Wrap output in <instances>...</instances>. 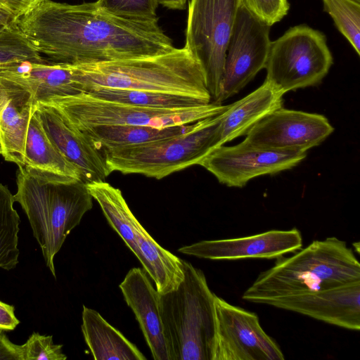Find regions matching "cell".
<instances>
[{
	"label": "cell",
	"instance_id": "3",
	"mask_svg": "<svg viewBox=\"0 0 360 360\" xmlns=\"http://www.w3.org/2000/svg\"><path fill=\"white\" fill-rule=\"evenodd\" d=\"M360 281L353 250L336 237L316 240L290 257L276 258L243 292V300L264 304L290 295L324 290Z\"/></svg>",
	"mask_w": 360,
	"mask_h": 360
},
{
	"label": "cell",
	"instance_id": "6",
	"mask_svg": "<svg viewBox=\"0 0 360 360\" xmlns=\"http://www.w3.org/2000/svg\"><path fill=\"white\" fill-rule=\"evenodd\" d=\"M220 120L221 114L193 122L179 134L102 153L111 172L161 179L198 165L208 153L220 146Z\"/></svg>",
	"mask_w": 360,
	"mask_h": 360
},
{
	"label": "cell",
	"instance_id": "20",
	"mask_svg": "<svg viewBox=\"0 0 360 360\" xmlns=\"http://www.w3.org/2000/svg\"><path fill=\"white\" fill-rule=\"evenodd\" d=\"M0 77L27 89L36 103L83 93L70 64L25 62L1 68Z\"/></svg>",
	"mask_w": 360,
	"mask_h": 360
},
{
	"label": "cell",
	"instance_id": "29",
	"mask_svg": "<svg viewBox=\"0 0 360 360\" xmlns=\"http://www.w3.org/2000/svg\"><path fill=\"white\" fill-rule=\"evenodd\" d=\"M96 3L105 11L118 17L144 20L158 19L157 0H97Z\"/></svg>",
	"mask_w": 360,
	"mask_h": 360
},
{
	"label": "cell",
	"instance_id": "7",
	"mask_svg": "<svg viewBox=\"0 0 360 360\" xmlns=\"http://www.w3.org/2000/svg\"><path fill=\"white\" fill-rule=\"evenodd\" d=\"M39 103L55 108L78 129L105 125L155 128L185 125L219 115L228 107L210 103L182 109H153L101 100L86 93L55 97Z\"/></svg>",
	"mask_w": 360,
	"mask_h": 360
},
{
	"label": "cell",
	"instance_id": "35",
	"mask_svg": "<svg viewBox=\"0 0 360 360\" xmlns=\"http://www.w3.org/2000/svg\"><path fill=\"white\" fill-rule=\"evenodd\" d=\"M188 0H157L158 4L169 9L184 10Z\"/></svg>",
	"mask_w": 360,
	"mask_h": 360
},
{
	"label": "cell",
	"instance_id": "32",
	"mask_svg": "<svg viewBox=\"0 0 360 360\" xmlns=\"http://www.w3.org/2000/svg\"><path fill=\"white\" fill-rule=\"evenodd\" d=\"M44 1L45 0H0V2L16 21Z\"/></svg>",
	"mask_w": 360,
	"mask_h": 360
},
{
	"label": "cell",
	"instance_id": "11",
	"mask_svg": "<svg viewBox=\"0 0 360 360\" xmlns=\"http://www.w3.org/2000/svg\"><path fill=\"white\" fill-rule=\"evenodd\" d=\"M215 335L212 360H283L276 342L257 314L214 297Z\"/></svg>",
	"mask_w": 360,
	"mask_h": 360
},
{
	"label": "cell",
	"instance_id": "24",
	"mask_svg": "<svg viewBox=\"0 0 360 360\" xmlns=\"http://www.w3.org/2000/svg\"><path fill=\"white\" fill-rule=\"evenodd\" d=\"M191 124L165 128L105 125L89 127L79 130L102 152L144 144L179 134L186 131Z\"/></svg>",
	"mask_w": 360,
	"mask_h": 360
},
{
	"label": "cell",
	"instance_id": "18",
	"mask_svg": "<svg viewBox=\"0 0 360 360\" xmlns=\"http://www.w3.org/2000/svg\"><path fill=\"white\" fill-rule=\"evenodd\" d=\"M124 300L132 309L155 360H171L160 309V293L148 275L132 268L119 285Z\"/></svg>",
	"mask_w": 360,
	"mask_h": 360
},
{
	"label": "cell",
	"instance_id": "2",
	"mask_svg": "<svg viewBox=\"0 0 360 360\" xmlns=\"http://www.w3.org/2000/svg\"><path fill=\"white\" fill-rule=\"evenodd\" d=\"M13 195L25 211L52 275L53 259L71 231L93 207V197L82 180L18 166Z\"/></svg>",
	"mask_w": 360,
	"mask_h": 360
},
{
	"label": "cell",
	"instance_id": "30",
	"mask_svg": "<svg viewBox=\"0 0 360 360\" xmlns=\"http://www.w3.org/2000/svg\"><path fill=\"white\" fill-rule=\"evenodd\" d=\"M62 345H56L52 335L34 332L21 345L22 360H65Z\"/></svg>",
	"mask_w": 360,
	"mask_h": 360
},
{
	"label": "cell",
	"instance_id": "28",
	"mask_svg": "<svg viewBox=\"0 0 360 360\" xmlns=\"http://www.w3.org/2000/svg\"><path fill=\"white\" fill-rule=\"evenodd\" d=\"M323 10L333 18L340 33L360 55V2L323 0Z\"/></svg>",
	"mask_w": 360,
	"mask_h": 360
},
{
	"label": "cell",
	"instance_id": "27",
	"mask_svg": "<svg viewBox=\"0 0 360 360\" xmlns=\"http://www.w3.org/2000/svg\"><path fill=\"white\" fill-rule=\"evenodd\" d=\"M46 62L16 21L0 30V69L25 63Z\"/></svg>",
	"mask_w": 360,
	"mask_h": 360
},
{
	"label": "cell",
	"instance_id": "26",
	"mask_svg": "<svg viewBox=\"0 0 360 360\" xmlns=\"http://www.w3.org/2000/svg\"><path fill=\"white\" fill-rule=\"evenodd\" d=\"M13 195L0 183V268L12 270L18 264L20 217L13 207Z\"/></svg>",
	"mask_w": 360,
	"mask_h": 360
},
{
	"label": "cell",
	"instance_id": "16",
	"mask_svg": "<svg viewBox=\"0 0 360 360\" xmlns=\"http://www.w3.org/2000/svg\"><path fill=\"white\" fill-rule=\"evenodd\" d=\"M264 304L345 329H360V281L331 289L273 298Z\"/></svg>",
	"mask_w": 360,
	"mask_h": 360
},
{
	"label": "cell",
	"instance_id": "1",
	"mask_svg": "<svg viewBox=\"0 0 360 360\" xmlns=\"http://www.w3.org/2000/svg\"><path fill=\"white\" fill-rule=\"evenodd\" d=\"M16 22L41 55L54 63L109 62L153 56L175 48L158 19L118 17L96 2L45 0Z\"/></svg>",
	"mask_w": 360,
	"mask_h": 360
},
{
	"label": "cell",
	"instance_id": "5",
	"mask_svg": "<svg viewBox=\"0 0 360 360\" xmlns=\"http://www.w3.org/2000/svg\"><path fill=\"white\" fill-rule=\"evenodd\" d=\"M184 277L174 290L160 294V309L171 360H212L215 294L203 271L182 259Z\"/></svg>",
	"mask_w": 360,
	"mask_h": 360
},
{
	"label": "cell",
	"instance_id": "31",
	"mask_svg": "<svg viewBox=\"0 0 360 360\" xmlns=\"http://www.w3.org/2000/svg\"><path fill=\"white\" fill-rule=\"evenodd\" d=\"M242 4L255 16L269 26L282 20L290 8L288 0H242Z\"/></svg>",
	"mask_w": 360,
	"mask_h": 360
},
{
	"label": "cell",
	"instance_id": "12",
	"mask_svg": "<svg viewBox=\"0 0 360 360\" xmlns=\"http://www.w3.org/2000/svg\"><path fill=\"white\" fill-rule=\"evenodd\" d=\"M270 27L241 3L228 44L216 103L221 104L238 94L265 68L271 41Z\"/></svg>",
	"mask_w": 360,
	"mask_h": 360
},
{
	"label": "cell",
	"instance_id": "19",
	"mask_svg": "<svg viewBox=\"0 0 360 360\" xmlns=\"http://www.w3.org/2000/svg\"><path fill=\"white\" fill-rule=\"evenodd\" d=\"M36 102L20 85L0 77V134L4 158L18 166L25 164V146Z\"/></svg>",
	"mask_w": 360,
	"mask_h": 360
},
{
	"label": "cell",
	"instance_id": "22",
	"mask_svg": "<svg viewBox=\"0 0 360 360\" xmlns=\"http://www.w3.org/2000/svg\"><path fill=\"white\" fill-rule=\"evenodd\" d=\"M81 328L95 360H146L132 342L94 309L83 306Z\"/></svg>",
	"mask_w": 360,
	"mask_h": 360
},
{
	"label": "cell",
	"instance_id": "36",
	"mask_svg": "<svg viewBox=\"0 0 360 360\" xmlns=\"http://www.w3.org/2000/svg\"><path fill=\"white\" fill-rule=\"evenodd\" d=\"M0 17L7 18L13 20L12 15L9 13V11L7 10V8L0 2Z\"/></svg>",
	"mask_w": 360,
	"mask_h": 360
},
{
	"label": "cell",
	"instance_id": "34",
	"mask_svg": "<svg viewBox=\"0 0 360 360\" xmlns=\"http://www.w3.org/2000/svg\"><path fill=\"white\" fill-rule=\"evenodd\" d=\"M13 305L0 301V328L4 330H12L19 324L20 321L14 314Z\"/></svg>",
	"mask_w": 360,
	"mask_h": 360
},
{
	"label": "cell",
	"instance_id": "9",
	"mask_svg": "<svg viewBox=\"0 0 360 360\" xmlns=\"http://www.w3.org/2000/svg\"><path fill=\"white\" fill-rule=\"evenodd\" d=\"M242 0H189L185 46L203 72L211 102L216 103L224 62Z\"/></svg>",
	"mask_w": 360,
	"mask_h": 360
},
{
	"label": "cell",
	"instance_id": "33",
	"mask_svg": "<svg viewBox=\"0 0 360 360\" xmlns=\"http://www.w3.org/2000/svg\"><path fill=\"white\" fill-rule=\"evenodd\" d=\"M4 331L0 328V360H22L21 345L11 342Z\"/></svg>",
	"mask_w": 360,
	"mask_h": 360
},
{
	"label": "cell",
	"instance_id": "23",
	"mask_svg": "<svg viewBox=\"0 0 360 360\" xmlns=\"http://www.w3.org/2000/svg\"><path fill=\"white\" fill-rule=\"evenodd\" d=\"M24 165L82 181L78 169L63 156L45 132L35 107L26 136Z\"/></svg>",
	"mask_w": 360,
	"mask_h": 360
},
{
	"label": "cell",
	"instance_id": "39",
	"mask_svg": "<svg viewBox=\"0 0 360 360\" xmlns=\"http://www.w3.org/2000/svg\"><path fill=\"white\" fill-rule=\"evenodd\" d=\"M354 1H357V2H360V0H354Z\"/></svg>",
	"mask_w": 360,
	"mask_h": 360
},
{
	"label": "cell",
	"instance_id": "13",
	"mask_svg": "<svg viewBox=\"0 0 360 360\" xmlns=\"http://www.w3.org/2000/svg\"><path fill=\"white\" fill-rule=\"evenodd\" d=\"M306 156V152L267 149L243 140L235 146L222 145L214 148L198 165L219 183L241 188L257 176L290 169Z\"/></svg>",
	"mask_w": 360,
	"mask_h": 360
},
{
	"label": "cell",
	"instance_id": "8",
	"mask_svg": "<svg viewBox=\"0 0 360 360\" xmlns=\"http://www.w3.org/2000/svg\"><path fill=\"white\" fill-rule=\"evenodd\" d=\"M111 227L141 262L160 294L178 288L184 277L182 259L160 246L129 209L120 189L103 181L86 184Z\"/></svg>",
	"mask_w": 360,
	"mask_h": 360
},
{
	"label": "cell",
	"instance_id": "21",
	"mask_svg": "<svg viewBox=\"0 0 360 360\" xmlns=\"http://www.w3.org/2000/svg\"><path fill=\"white\" fill-rule=\"evenodd\" d=\"M283 95L278 87L264 80L257 89L229 105L226 110L221 113L219 145H224L246 135L258 122L281 108Z\"/></svg>",
	"mask_w": 360,
	"mask_h": 360
},
{
	"label": "cell",
	"instance_id": "38",
	"mask_svg": "<svg viewBox=\"0 0 360 360\" xmlns=\"http://www.w3.org/2000/svg\"><path fill=\"white\" fill-rule=\"evenodd\" d=\"M2 154H3V146H2V141H1V134H0V155H2Z\"/></svg>",
	"mask_w": 360,
	"mask_h": 360
},
{
	"label": "cell",
	"instance_id": "4",
	"mask_svg": "<svg viewBox=\"0 0 360 360\" xmlns=\"http://www.w3.org/2000/svg\"><path fill=\"white\" fill-rule=\"evenodd\" d=\"M73 65L83 93L98 88L152 91L212 103L201 67L186 46L153 56Z\"/></svg>",
	"mask_w": 360,
	"mask_h": 360
},
{
	"label": "cell",
	"instance_id": "25",
	"mask_svg": "<svg viewBox=\"0 0 360 360\" xmlns=\"http://www.w3.org/2000/svg\"><path fill=\"white\" fill-rule=\"evenodd\" d=\"M86 94L101 100L153 109H182L210 103L191 95L152 91L98 88Z\"/></svg>",
	"mask_w": 360,
	"mask_h": 360
},
{
	"label": "cell",
	"instance_id": "14",
	"mask_svg": "<svg viewBox=\"0 0 360 360\" xmlns=\"http://www.w3.org/2000/svg\"><path fill=\"white\" fill-rule=\"evenodd\" d=\"M333 131L323 115L281 107L254 125L244 141L267 149L307 152Z\"/></svg>",
	"mask_w": 360,
	"mask_h": 360
},
{
	"label": "cell",
	"instance_id": "15",
	"mask_svg": "<svg viewBox=\"0 0 360 360\" xmlns=\"http://www.w3.org/2000/svg\"><path fill=\"white\" fill-rule=\"evenodd\" d=\"M302 247L300 231L271 230L245 237L202 240L180 248L181 253L211 260L276 259Z\"/></svg>",
	"mask_w": 360,
	"mask_h": 360
},
{
	"label": "cell",
	"instance_id": "17",
	"mask_svg": "<svg viewBox=\"0 0 360 360\" xmlns=\"http://www.w3.org/2000/svg\"><path fill=\"white\" fill-rule=\"evenodd\" d=\"M35 111L50 139L89 184L103 181L111 173L102 152L53 106L36 103Z\"/></svg>",
	"mask_w": 360,
	"mask_h": 360
},
{
	"label": "cell",
	"instance_id": "10",
	"mask_svg": "<svg viewBox=\"0 0 360 360\" xmlns=\"http://www.w3.org/2000/svg\"><path fill=\"white\" fill-rule=\"evenodd\" d=\"M325 35L300 25L271 41L265 80L285 94L319 84L333 65Z\"/></svg>",
	"mask_w": 360,
	"mask_h": 360
},
{
	"label": "cell",
	"instance_id": "37",
	"mask_svg": "<svg viewBox=\"0 0 360 360\" xmlns=\"http://www.w3.org/2000/svg\"><path fill=\"white\" fill-rule=\"evenodd\" d=\"M12 21L13 20L10 18L0 17V30Z\"/></svg>",
	"mask_w": 360,
	"mask_h": 360
}]
</instances>
